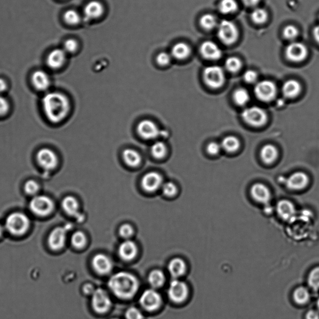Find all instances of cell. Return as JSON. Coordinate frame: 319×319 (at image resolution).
Wrapping results in <instances>:
<instances>
[{
	"label": "cell",
	"instance_id": "cell-36",
	"mask_svg": "<svg viewBox=\"0 0 319 319\" xmlns=\"http://www.w3.org/2000/svg\"><path fill=\"white\" fill-rule=\"evenodd\" d=\"M310 294L307 288L301 287L297 288L294 293V299L298 304H305L309 301Z\"/></svg>",
	"mask_w": 319,
	"mask_h": 319
},
{
	"label": "cell",
	"instance_id": "cell-61",
	"mask_svg": "<svg viewBox=\"0 0 319 319\" xmlns=\"http://www.w3.org/2000/svg\"><path fill=\"white\" fill-rule=\"evenodd\" d=\"M112 319H118V318H112Z\"/></svg>",
	"mask_w": 319,
	"mask_h": 319
},
{
	"label": "cell",
	"instance_id": "cell-43",
	"mask_svg": "<svg viewBox=\"0 0 319 319\" xmlns=\"http://www.w3.org/2000/svg\"><path fill=\"white\" fill-rule=\"evenodd\" d=\"M308 284L314 290L319 288V268H316L310 273L308 277Z\"/></svg>",
	"mask_w": 319,
	"mask_h": 319
},
{
	"label": "cell",
	"instance_id": "cell-29",
	"mask_svg": "<svg viewBox=\"0 0 319 319\" xmlns=\"http://www.w3.org/2000/svg\"><path fill=\"white\" fill-rule=\"evenodd\" d=\"M64 210L69 215L76 216L81 219V215L79 213V205L77 199L73 196H66L62 202Z\"/></svg>",
	"mask_w": 319,
	"mask_h": 319
},
{
	"label": "cell",
	"instance_id": "cell-9",
	"mask_svg": "<svg viewBox=\"0 0 319 319\" xmlns=\"http://www.w3.org/2000/svg\"><path fill=\"white\" fill-rule=\"evenodd\" d=\"M168 296L170 300L175 303H182L188 296L187 284L178 279L172 280L168 288Z\"/></svg>",
	"mask_w": 319,
	"mask_h": 319
},
{
	"label": "cell",
	"instance_id": "cell-23",
	"mask_svg": "<svg viewBox=\"0 0 319 319\" xmlns=\"http://www.w3.org/2000/svg\"><path fill=\"white\" fill-rule=\"evenodd\" d=\"M66 52L62 49H55L52 51L47 58V64L52 69H57L62 67L65 63Z\"/></svg>",
	"mask_w": 319,
	"mask_h": 319
},
{
	"label": "cell",
	"instance_id": "cell-4",
	"mask_svg": "<svg viewBox=\"0 0 319 319\" xmlns=\"http://www.w3.org/2000/svg\"><path fill=\"white\" fill-rule=\"evenodd\" d=\"M242 118L247 124L254 127L264 126L268 121L266 111L257 106L246 108L243 111Z\"/></svg>",
	"mask_w": 319,
	"mask_h": 319
},
{
	"label": "cell",
	"instance_id": "cell-8",
	"mask_svg": "<svg viewBox=\"0 0 319 319\" xmlns=\"http://www.w3.org/2000/svg\"><path fill=\"white\" fill-rule=\"evenodd\" d=\"M91 305L94 311L98 313H104L109 311L112 307V301L106 291L98 288L94 291L91 299Z\"/></svg>",
	"mask_w": 319,
	"mask_h": 319
},
{
	"label": "cell",
	"instance_id": "cell-10",
	"mask_svg": "<svg viewBox=\"0 0 319 319\" xmlns=\"http://www.w3.org/2000/svg\"><path fill=\"white\" fill-rule=\"evenodd\" d=\"M139 301L144 309L153 312L159 309L162 303V299L160 294L153 288L144 291L140 296Z\"/></svg>",
	"mask_w": 319,
	"mask_h": 319
},
{
	"label": "cell",
	"instance_id": "cell-30",
	"mask_svg": "<svg viewBox=\"0 0 319 319\" xmlns=\"http://www.w3.org/2000/svg\"><path fill=\"white\" fill-rule=\"evenodd\" d=\"M171 56L178 60H184L190 56L191 48L187 43H179L175 44L171 49Z\"/></svg>",
	"mask_w": 319,
	"mask_h": 319
},
{
	"label": "cell",
	"instance_id": "cell-22",
	"mask_svg": "<svg viewBox=\"0 0 319 319\" xmlns=\"http://www.w3.org/2000/svg\"><path fill=\"white\" fill-rule=\"evenodd\" d=\"M137 245L131 240L124 241L119 248V256L126 262H130L134 259L137 256Z\"/></svg>",
	"mask_w": 319,
	"mask_h": 319
},
{
	"label": "cell",
	"instance_id": "cell-32",
	"mask_svg": "<svg viewBox=\"0 0 319 319\" xmlns=\"http://www.w3.org/2000/svg\"><path fill=\"white\" fill-rule=\"evenodd\" d=\"M123 159L127 165L131 167H137L140 164L141 157L137 151L133 149H126L123 152Z\"/></svg>",
	"mask_w": 319,
	"mask_h": 319
},
{
	"label": "cell",
	"instance_id": "cell-41",
	"mask_svg": "<svg viewBox=\"0 0 319 319\" xmlns=\"http://www.w3.org/2000/svg\"><path fill=\"white\" fill-rule=\"evenodd\" d=\"M242 66V63L239 58L237 57H230L227 58L225 62V67L227 71L231 73H237Z\"/></svg>",
	"mask_w": 319,
	"mask_h": 319
},
{
	"label": "cell",
	"instance_id": "cell-38",
	"mask_svg": "<svg viewBox=\"0 0 319 319\" xmlns=\"http://www.w3.org/2000/svg\"><path fill=\"white\" fill-rule=\"evenodd\" d=\"M200 24L204 29L211 30L214 29L216 26L217 20H216L215 16L211 15V14H205V15L201 16Z\"/></svg>",
	"mask_w": 319,
	"mask_h": 319
},
{
	"label": "cell",
	"instance_id": "cell-27",
	"mask_svg": "<svg viewBox=\"0 0 319 319\" xmlns=\"http://www.w3.org/2000/svg\"><path fill=\"white\" fill-rule=\"evenodd\" d=\"M278 155L277 148L272 144H267L260 150V159L266 164L270 165L275 162Z\"/></svg>",
	"mask_w": 319,
	"mask_h": 319
},
{
	"label": "cell",
	"instance_id": "cell-20",
	"mask_svg": "<svg viewBox=\"0 0 319 319\" xmlns=\"http://www.w3.org/2000/svg\"><path fill=\"white\" fill-rule=\"evenodd\" d=\"M277 214L283 220L290 221L295 218L296 209L295 205L287 199H282L277 205Z\"/></svg>",
	"mask_w": 319,
	"mask_h": 319
},
{
	"label": "cell",
	"instance_id": "cell-59",
	"mask_svg": "<svg viewBox=\"0 0 319 319\" xmlns=\"http://www.w3.org/2000/svg\"><path fill=\"white\" fill-rule=\"evenodd\" d=\"M4 233V227H3L1 224H0V237H2L3 234Z\"/></svg>",
	"mask_w": 319,
	"mask_h": 319
},
{
	"label": "cell",
	"instance_id": "cell-55",
	"mask_svg": "<svg viewBox=\"0 0 319 319\" xmlns=\"http://www.w3.org/2000/svg\"><path fill=\"white\" fill-rule=\"evenodd\" d=\"M83 291H84V293L86 295H93L95 289H94L92 285L88 284H85L84 287H83Z\"/></svg>",
	"mask_w": 319,
	"mask_h": 319
},
{
	"label": "cell",
	"instance_id": "cell-48",
	"mask_svg": "<svg viewBox=\"0 0 319 319\" xmlns=\"http://www.w3.org/2000/svg\"><path fill=\"white\" fill-rule=\"evenodd\" d=\"M171 54L166 52H160L158 54L157 57V62L159 65L162 66H168L171 63Z\"/></svg>",
	"mask_w": 319,
	"mask_h": 319
},
{
	"label": "cell",
	"instance_id": "cell-33",
	"mask_svg": "<svg viewBox=\"0 0 319 319\" xmlns=\"http://www.w3.org/2000/svg\"><path fill=\"white\" fill-rule=\"evenodd\" d=\"M149 284L152 288H157L163 286L165 282V274L159 270H155L150 273L148 277Z\"/></svg>",
	"mask_w": 319,
	"mask_h": 319
},
{
	"label": "cell",
	"instance_id": "cell-45",
	"mask_svg": "<svg viewBox=\"0 0 319 319\" xmlns=\"http://www.w3.org/2000/svg\"><path fill=\"white\" fill-rule=\"evenodd\" d=\"M40 185L35 180H30L24 185V190L30 195H36L40 190Z\"/></svg>",
	"mask_w": 319,
	"mask_h": 319
},
{
	"label": "cell",
	"instance_id": "cell-13",
	"mask_svg": "<svg viewBox=\"0 0 319 319\" xmlns=\"http://www.w3.org/2000/svg\"><path fill=\"white\" fill-rule=\"evenodd\" d=\"M308 54L307 48L304 44L293 42L288 44L285 49V55L291 62L299 63L306 59Z\"/></svg>",
	"mask_w": 319,
	"mask_h": 319
},
{
	"label": "cell",
	"instance_id": "cell-47",
	"mask_svg": "<svg viewBox=\"0 0 319 319\" xmlns=\"http://www.w3.org/2000/svg\"><path fill=\"white\" fill-rule=\"evenodd\" d=\"M126 319H143L142 312L137 307H131L127 310L126 312Z\"/></svg>",
	"mask_w": 319,
	"mask_h": 319
},
{
	"label": "cell",
	"instance_id": "cell-53",
	"mask_svg": "<svg viewBox=\"0 0 319 319\" xmlns=\"http://www.w3.org/2000/svg\"><path fill=\"white\" fill-rule=\"evenodd\" d=\"M10 109V105L4 97L0 95V115H5Z\"/></svg>",
	"mask_w": 319,
	"mask_h": 319
},
{
	"label": "cell",
	"instance_id": "cell-28",
	"mask_svg": "<svg viewBox=\"0 0 319 319\" xmlns=\"http://www.w3.org/2000/svg\"><path fill=\"white\" fill-rule=\"evenodd\" d=\"M300 83L295 79L287 80L282 85V93L285 98H295L298 96L301 91Z\"/></svg>",
	"mask_w": 319,
	"mask_h": 319
},
{
	"label": "cell",
	"instance_id": "cell-24",
	"mask_svg": "<svg viewBox=\"0 0 319 319\" xmlns=\"http://www.w3.org/2000/svg\"><path fill=\"white\" fill-rule=\"evenodd\" d=\"M104 7L101 3L92 1L87 5L84 9V16L87 20H93L100 17L104 13Z\"/></svg>",
	"mask_w": 319,
	"mask_h": 319
},
{
	"label": "cell",
	"instance_id": "cell-51",
	"mask_svg": "<svg viewBox=\"0 0 319 319\" xmlns=\"http://www.w3.org/2000/svg\"><path fill=\"white\" fill-rule=\"evenodd\" d=\"M77 46H78V44H77L76 40H73V39H69L64 44V50H65L66 52L73 53V52L76 51Z\"/></svg>",
	"mask_w": 319,
	"mask_h": 319
},
{
	"label": "cell",
	"instance_id": "cell-57",
	"mask_svg": "<svg viewBox=\"0 0 319 319\" xmlns=\"http://www.w3.org/2000/svg\"><path fill=\"white\" fill-rule=\"evenodd\" d=\"M313 35L315 40L319 44V24L316 26L313 30Z\"/></svg>",
	"mask_w": 319,
	"mask_h": 319
},
{
	"label": "cell",
	"instance_id": "cell-12",
	"mask_svg": "<svg viewBox=\"0 0 319 319\" xmlns=\"http://www.w3.org/2000/svg\"><path fill=\"white\" fill-rule=\"evenodd\" d=\"M37 159L41 168L47 171L54 170L58 163L56 154L51 149L44 148L39 151Z\"/></svg>",
	"mask_w": 319,
	"mask_h": 319
},
{
	"label": "cell",
	"instance_id": "cell-7",
	"mask_svg": "<svg viewBox=\"0 0 319 319\" xmlns=\"http://www.w3.org/2000/svg\"><path fill=\"white\" fill-rule=\"evenodd\" d=\"M202 75L205 83L211 88H220L225 82V74L220 66H209L205 69Z\"/></svg>",
	"mask_w": 319,
	"mask_h": 319
},
{
	"label": "cell",
	"instance_id": "cell-2",
	"mask_svg": "<svg viewBox=\"0 0 319 319\" xmlns=\"http://www.w3.org/2000/svg\"><path fill=\"white\" fill-rule=\"evenodd\" d=\"M42 104L47 118L52 123L62 122L67 116L70 110L69 99L60 93L46 94L42 100Z\"/></svg>",
	"mask_w": 319,
	"mask_h": 319
},
{
	"label": "cell",
	"instance_id": "cell-35",
	"mask_svg": "<svg viewBox=\"0 0 319 319\" xmlns=\"http://www.w3.org/2000/svg\"><path fill=\"white\" fill-rule=\"evenodd\" d=\"M234 99L236 104L241 106V105H245L248 103L250 96H249L248 91L246 90L245 89L239 88L235 91Z\"/></svg>",
	"mask_w": 319,
	"mask_h": 319
},
{
	"label": "cell",
	"instance_id": "cell-14",
	"mask_svg": "<svg viewBox=\"0 0 319 319\" xmlns=\"http://www.w3.org/2000/svg\"><path fill=\"white\" fill-rule=\"evenodd\" d=\"M68 229V227L65 226L58 227L52 230L48 238L50 248L54 251H59L65 246Z\"/></svg>",
	"mask_w": 319,
	"mask_h": 319
},
{
	"label": "cell",
	"instance_id": "cell-21",
	"mask_svg": "<svg viewBox=\"0 0 319 319\" xmlns=\"http://www.w3.org/2000/svg\"><path fill=\"white\" fill-rule=\"evenodd\" d=\"M200 52L205 59L218 60L222 56V51L217 44L213 41H205L201 44Z\"/></svg>",
	"mask_w": 319,
	"mask_h": 319
},
{
	"label": "cell",
	"instance_id": "cell-6",
	"mask_svg": "<svg viewBox=\"0 0 319 319\" xmlns=\"http://www.w3.org/2000/svg\"><path fill=\"white\" fill-rule=\"evenodd\" d=\"M239 35L237 26L234 22L224 19L218 26V36L222 43L231 45L237 41Z\"/></svg>",
	"mask_w": 319,
	"mask_h": 319
},
{
	"label": "cell",
	"instance_id": "cell-11",
	"mask_svg": "<svg viewBox=\"0 0 319 319\" xmlns=\"http://www.w3.org/2000/svg\"><path fill=\"white\" fill-rule=\"evenodd\" d=\"M254 94L260 101L266 102H270L275 98L277 87L275 84L271 80H262L255 86Z\"/></svg>",
	"mask_w": 319,
	"mask_h": 319
},
{
	"label": "cell",
	"instance_id": "cell-42",
	"mask_svg": "<svg viewBox=\"0 0 319 319\" xmlns=\"http://www.w3.org/2000/svg\"><path fill=\"white\" fill-rule=\"evenodd\" d=\"M64 19L65 21L69 24L76 25L79 23L80 19V16L78 12L73 10H70L67 11L64 15Z\"/></svg>",
	"mask_w": 319,
	"mask_h": 319
},
{
	"label": "cell",
	"instance_id": "cell-39",
	"mask_svg": "<svg viewBox=\"0 0 319 319\" xmlns=\"http://www.w3.org/2000/svg\"><path fill=\"white\" fill-rule=\"evenodd\" d=\"M72 245L77 249H81L87 244V238L81 231H77L72 236Z\"/></svg>",
	"mask_w": 319,
	"mask_h": 319
},
{
	"label": "cell",
	"instance_id": "cell-17",
	"mask_svg": "<svg viewBox=\"0 0 319 319\" xmlns=\"http://www.w3.org/2000/svg\"><path fill=\"white\" fill-rule=\"evenodd\" d=\"M163 178L157 172H150L143 176L141 185L143 189L148 192H154L163 185Z\"/></svg>",
	"mask_w": 319,
	"mask_h": 319
},
{
	"label": "cell",
	"instance_id": "cell-37",
	"mask_svg": "<svg viewBox=\"0 0 319 319\" xmlns=\"http://www.w3.org/2000/svg\"><path fill=\"white\" fill-rule=\"evenodd\" d=\"M166 152H167V149L165 144L162 141H157L152 146V154L156 159H162L165 156Z\"/></svg>",
	"mask_w": 319,
	"mask_h": 319
},
{
	"label": "cell",
	"instance_id": "cell-56",
	"mask_svg": "<svg viewBox=\"0 0 319 319\" xmlns=\"http://www.w3.org/2000/svg\"><path fill=\"white\" fill-rule=\"evenodd\" d=\"M260 0H242L244 4L247 7H255L259 4Z\"/></svg>",
	"mask_w": 319,
	"mask_h": 319
},
{
	"label": "cell",
	"instance_id": "cell-18",
	"mask_svg": "<svg viewBox=\"0 0 319 319\" xmlns=\"http://www.w3.org/2000/svg\"><path fill=\"white\" fill-rule=\"evenodd\" d=\"M309 183V177L302 171L295 172L288 177L286 180V185L288 189L295 191L303 190Z\"/></svg>",
	"mask_w": 319,
	"mask_h": 319
},
{
	"label": "cell",
	"instance_id": "cell-15",
	"mask_svg": "<svg viewBox=\"0 0 319 319\" xmlns=\"http://www.w3.org/2000/svg\"><path fill=\"white\" fill-rule=\"evenodd\" d=\"M137 130L138 135L147 140L155 139L160 134L159 127L153 121L148 119L140 122L137 125Z\"/></svg>",
	"mask_w": 319,
	"mask_h": 319
},
{
	"label": "cell",
	"instance_id": "cell-26",
	"mask_svg": "<svg viewBox=\"0 0 319 319\" xmlns=\"http://www.w3.org/2000/svg\"><path fill=\"white\" fill-rule=\"evenodd\" d=\"M32 82L35 88L39 91L48 90L51 84L48 74L43 71H37L32 75Z\"/></svg>",
	"mask_w": 319,
	"mask_h": 319
},
{
	"label": "cell",
	"instance_id": "cell-40",
	"mask_svg": "<svg viewBox=\"0 0 319 319\" xmlns=\"http://www.w3.org/2000/svg\"><path fill=\"white\" fill-rule=\"evenodd\" d=\"M252 20L256 24H263L265 23L268 19V13L263 8H257L253 10L251 13Z\"/></svg>",
	"mask_w": 319,
	"mask_h": 319
},
{
	"label": "cell",
	"instance_id": "cell-46",
	"mask_svg": "<svg viewBox=\"0 0 319 319\" xmlns=\"http://www.w3.org/2000/svg\"><path fill=\"white\" fill-rule=\"evenodd\" d=\"M163 195L167 197H173L177 193V187L172 182H166L163 184L162 187Z\"/></svg>",
	"mask_w": 319,
	"mask_h": 319
},
{
	"label": "cell",
	"instance_id": "cell-44",
	"mask_svg": "<svg viewBox=\"0 0 319 319\" xmlns=\"http://www.w3.org/2000/svg\"><path fill=\"white\" fill-rule=\"evenodd\" d=\"M299 31L298 28L293 25H288L283 30V35L287 40L293 41L298 37Z\"/></svg>",
	"mask_w": 319,
	"mask_h": 319
},
{
	"label": "cell",
	"instance_id": "cell-49",
	"mask_svg": "<svg viewBox=\"0 0 319 319\" xmlns=\"http://www.w3.org/2000/svg\"><path fill=\"white\" fill-rule=\"evenodd\" d=\"M119 234L124 238L131 237L134 234V229L129 224H124L119 229Z\"/></svg>",
	"mask_w": 319,
	"mask_h": 319
},
{
	"label": "cell",
	"instance_id": "cell-50",
	"mask_svg": "<svg viewBox=\"0 0 319 319\" xmlns=\"http://www.w3.org/2000/svg\"><path fill=\"white\" fill-rule=\"evenodd\" d=\"M221 149V144L212 141L208 144L207 151L209 155L216 156L220 153Z\"/></svg>",
	"mask_w": 319,
	"mask_h": 319
},
{
	"label": "cell",
	"instance_id": "cell-58",
	"mask_svg": "<svg viewBox=\"0 0 319 319\" xmlns=\"http://www.w3.org/2000/svg\"><path fill=\"white\" fill-rule=\"evenodd\" d=\"M7 84L4 79L0 78V93L4 92L7 90Z\"/></svg>",
	"mask_w": 319,
	"mask_h": 319
},
{
	"label": "cell",
	"instance_id": "cell-16",
	"mask_svg": "<svg viewBox=\"0 0 319 319\" xmlns=\"http://www.w3.org/2000/svg\"><path fill=\"white\" fill-rule=\"evenodd\" d=\"M92 266L94 270L99 274L105 275L110 273L113 268L112 260L104 254H98L93 257Z\"/></svg>",
	"mask_w": 319,
	"mask_h": 319
},
{
	"label": "cell",
	"instance_id": "cell-60",
	"mask_svg": "<svg viewBox=\"0 0 319 319\" xmlns=\"http://www.w3.org/2000/svg\"><path fill=\"white\" fill-rule=\"evenodd\" d=\"M317 307H318V309L319 310V299H318V301H317Z\"/></svg>",
	"mask_w": 319,
	"mask_h": 319
},
{
	"label": "cell",
	"instance_id": "cell-25",
	"mask_svg": "<svg viewBox=\"0 0 319 319\" xmlns=\"http://www.w3.org/2000/svg\"><path fill=\"white\" fill-rule=\"evenodd\" d=\"M187 270V266L181 258H173L169 263L168 271L173 279H178L182 276Z\"/></svg>",
	"mask_w": 319,
	"mask_h": 319
},
{
	"label": "cell",
	"instance_id": "cell-34",
	"mask_svg": "<svg viewBox=\"0 0 319 319\" xmlns=\"http://www.w3.org/2000/svg\"><path fill=\"white\" fill-rule=\"evenodd\" d=\"M219 10L224 15H229L237 12V2L235 0H221L219 5Z\"/></svg>",
	"mask_w": 319,
	"mask_h": 319
},
{
	"label": "cell",
	"instance_id": "cell-31",
	"mask_svg": "<svg viewBox=\"0 0 319 319\" xmlns=\"http://www.w3.org/2000/svg\"><path fill=\"white\" fill-rule=\"evenodd\" d=\"M221 146L222 149L227 153L233 154L239 151L241 142L235 136H227L222 140Z\"/></svg>",
	"mask_w": 319,
	"mask_h": 319
},
{
	"label": "cell",
	"instance_id": "cell-5",
	"mask_svg": "<svg viewBox=\"0 0 319 319\" xmlns=\"http://www.w3.org/2000/svg\"><path fill=\"white\" fill-rule=\"evenodd\" d=\"M30 209L36 215L46 216L53 211L54 204L48 196L35 195L30 201Z\"/></svg>",
	"mask_w": 319,
	"mask_h": 319
},
{
	"label": "cell",
	"instance_id": "cell-1",
	"mask_svg": "<svg viewBox=\"0 0 319 319\" xmlns=\"http://www.w3.org/2000/svg\"><path fill=\"white\" fill-rule=\"evenodd\" d=\"M139 285V281L134 274L124 271L113 274L108 281V286L113 295L124 300L134 298Z\"/></svg>",
	"mask_w": 319,
	"mask_h": 319
},
{
	"label": "cell",
	"instance_id": "cell-54",
	"mask_svg": "<svg viewBox=\"0 0 319 319\" xmlns=\"http://www.w3.org/2000/svg\"><path fill=\"white\" fill-rule=\"evenodd\" d=\"M306 319H319V313L316 310H310L307 313Z\"/></svg>",
	"mask_w": 319,
	"mask_h": 319
},
{
	"label": "cell",
	"instance_id": "cell-52",
	"mask_svg": "<svg viewBox=\"0 0 319 319\" xmlns=\"http://www.w3.org/2000/svg\"><path fill=\"white\" fill-rule=\"evenodd\" d=\"M243 78L247 83L252 84V83H254L257 80V73L256 72L252 70L246 71L245 74H244Z\"/></svg>",
	"mask_w": 319,
	"mask_h": 319
},
{
	"label": "cell",
	"instance_id": "cell-19",
	"mask_svg": "<svg viewBox=\"0 0 319 319\" xmlns=\"http://www.w3.org/2000/svg\"><path fill=\"white\" fill-rule=\"evenodd\" d=\"M251 195L255 201L262 204H268L271 198L270 189L265 184L257 183L251 188Z\"/></svg>",
	"mask_w": 319,
	"mask_h": 319
},
{
	"label": "cell",
	"instance_id": "cell-3",
	"mask_svg": "<svg viewBox=\"0 0 319 319\" xmlns=\"http://www.w3.org/2000/svg\"><path fill=\"white\" fill-rule=\"evenodd\" d=\"M30 226L28 216L23 213L15 212L8 216L5 227L11 234L20 236L28 230Z\"/></svg>",
	"mask_w": 319,
	"mask_h": 319
}]
</instances>
